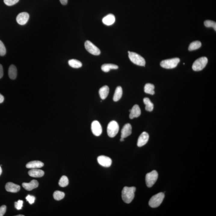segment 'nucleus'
Segmentation results:
<instances>
[{
	"instance_id": "393cba45",
	"label": "nucleus",
	"mask_w": 216,
	"mask_h": 216,
	"mask_svg": "<svg viewBox=\"0 0 216 216\" xmlns=\"http://www.w3.org/2000/svg\"><path fill=\"white\" fill-rule=\"evenodd\" d=\"M144 104L145 105V110L147 111L151 112L154 108V105L148 98H144L143 99Z\"/></svg>"
},
{
	"instance_id": "4be33fe9",
	"label": "nucleus",
	"mask_w": 216,
	"mask_h": 216,
	"mask_svg": "<svg viewBox=\"0 0 216 216\" xmlns=\"http://www.w3.org/2000/svg\"><path fill=\"white\" fill-rule=\"evenodd\" d=\"M122 87L119 86L116 87L115 90V94H114L113 100L114 101L116 102L119 100L122 97Z\"/></svg>"
},
{
	"instance_id": "5701e85b",
	"label": "nucleus",
	"mask_w": 216,
	"mask_h": 216,
	"mask_svg": "<svg viewBox=\"0 0 216 216\" xmlns=\"http://www.w3.org/2000/svg\"><path fill=\"white\" fill-rule=\"evenodd\" d=\"M117 65L112 64H105L101 66V69L104 72H109L110 69H118Z\"/></svg>"
},
{
	"instance_id": "4c0bfd02",
	"label": "nucleus",
	"mask_w": 216,
	"mask_h": 216,
	"mask_svg": "<svg viewBox=\"0 0 216 216\" xmlns=\"http://www.w3.org/2000/svg\"><path fill=\"white\" fill-rule=\"evenodd\" d=\"M4 100V97L2 94H0V103H3Z\"/></svg>"
},
{
	"instance_id": "6e6552de",
	"label": "nucleus",
	"mask_w": 216,
	"mask_h": 216,
	"mask_svg": "<svg viewBox=\"0 0 216 216\" xmlns=\"http://www.w3.org/2000/svg\"><path fill=\"white\" fill-rule=\"evenodd\" d=\"M85 46L86 49L91 54L94 55H99L100 54V50L91 41H86L85 43Z\"/></svg>"
},
{
	"instance_id": "c85d7f7f",
	"label": "nucleus",
	"mask_w": 216,
	"mask_h": 216,
	"mask_svg": "<svg viewBox=\"0 0 216 216\" xmlns=\"http://www.w3.org/2000/svg\"><path fill=\"white\" fill-rule=\"evenodd\" d=\"M65 194L63 192L57 190L53 194V197L57 201H60L65 197Z\"/></svg>"
},
{
	"instance_id": "bb28decb",
	"label": "nucleus",
	"mask_w": 216,
	"mask_h": 216,
	"mask_svg": "<svg viewBox=\"0 0 216 216\" xmlns=\"http://www.w3.org/2000/svg\"><path fill=\"white\" fill-rule=\"evenodd\" d=\"M201 46V42L199 41H195L191 42L189 47L190 51L195 50L200 48Z\"/></svg>"
},
{
	"instance_id": "c9c22d12",
	"label": "nucleus",
	"mask_w": 216,
	"mask_h": 216,
	"mask_svg": "<svg viewBox=\"0 0 216 216\" xmlns=\"http://www.w3.org/2000/svg\"><path fill=\"white\" fill-rule=\"evenodd\" d=\"M3 76V69L2 65L0 64V79Z\"/></svg>"
},
{
	"instance_id": "9d476101",
	"label": "nucleus",
	"mask_w": 216,
	"mask_h": 216,
	"mask_svg": "<svg viewBox=\"0 0 216 216\" xmlns=\"http://www.w3.org/2000/svg\"><path fill=\"white\" fill-rule=\"evenodd\" d=\"M29 15L26 12H22L19 13L16 18V20L18 23L20 25H24L28 21Z\"/></svg>"
},
{
	"instance_id": "f3484780",
	"label": "nucleus",
	"mask_w": 216,
	"mask_h": 216,
	"mask_svg": "<svg viewBox=\"0 0 216 216\" xmlns=\"http://www.w3.org/2000/svg\"><path fill=\"white\" fill-rule=\"evenodd\" d=\"M103 23L105 25L110 26L113 25L115 21V16L113 14H109L103 19Z\"/></svg>"
},
{
	"instance_id": "f257e3e1",
	"label": "nucleus",
	"mask_w": 216,
	"mask_h": 216,
	"mask_svg": "<svg viewBox=\"0 0 216 216\" xmlns=\"http://www.w3.org/2000/svg\"><path fill=\"white\" fill-rule=\"evenodd\" d=\"M136 189L134 187H125L123 188L122 191V197L125 203H130L133 201L134 198Z\"/></svg>"
},
{
	"instance_id": "423d86ee",
	"label": "nucleus",
	"mask_w": 216,
	"mask_h": 216,
	"mask_svg": "<svg viewBox=\"0 0 216 216\" xmlns=\"http://www.w3.org/2000/svg\"><path fill=\"white\" fill-rule=\"evenodd\" d=\"M119 127L116 121H111L108 125L107 132L108 136L110 137H114L118 133Z\"/></svg>"
},
{
	"instance_id": "6ab92c4d",
	"label": "nucleus",
	"mask_w": 216,
	"mask_h": 216,
	"mask_svg": "<svg viewBox=\"0 0 216 216\" xmlns=\"http://www.w3.org/2000/svg\"><path fill=\"white\" fill-rule=\"evenodd\" d=\"M28 174L30 176L33 177H41L44 175V172L42 170L36 168V169H31L29 171Z\"/></svg>"
},
{
	"instance_id": "ea45409f",
	"label": "nucleus",
	"mask_w": 216,
	"mask_h": 216,
	"mask_svg": "<svg viewBox=\"0 0 216 216\" xmlns=\"http://www.w3.org/2000/svg\"><path fill=\"white\" fill-rule=\"evenodd\" d=\"M124 139H123V138L121 137V139H120V141H124Z\"/></svg>"
},
{
	"instance_id": "39448f33",
	"label": "nucleus",
	"mask_w": 216,
	"mask_h": 216,
	"mask_svg": "<svg viewBox=\"0 0 216 216\" xmlns=\"http://www.w3.org/2000/svg\"><path fill=\"white\" fill-rule=\"evenodd\" d=\"M208 63V59L206 57H202L195 60L192 66L194 71H198L203 69Z\"/></svg>"
},
{
	"instance_id": "cd10ccee",
	"label": "nucleus",
	"mask_w": 216,
	"mask_h": 216,
	"mask_svg": "<svg viewBox=\"0 0 216 216\" xmlns=\"http://www.w3.org/2000/svg\"><path fill=\"white\" fill-rule=\"evenodd\" d=\"M69 181L68 178L66 176H63L59 181V184L60 187H64L68 185Z\"/></svg>"
},
{
	"instance_id": "58836bf2",
	"label": "nucleus",
	"mask_w": 216,
	"mask_h": 216,
	"mask_svg": "<svg viewBox=\"0 0 216 216\" xmlns=\"http://www.w3.org/2000/svg\"><path fill=\"white\" fill-rule=\"evenodd\" d=\"M2 168H1V166H0V175H1V174H2Z\"/></svg>"
},
{
	"instance_id": "2eb2a0df",
	"label": "nucleus",
	"mask_w": 216,
	"mask_h": 216,
	"mask_svg": "<svg viewBox=\"0 0 216 216\" xmlns=\"http://www.w3.org/2000/svg\"><path fill=\"white\" fill-rule=\"evenodd\" d=\"M5 189L7 191L15 193L18 192L20 190V186L11 182H8L6 184Z\"/></svg>"
},
{
	"instance_id": "ddd939ff",
	"label": "nucleus",
	"mask_w": 216,
	"mask_h": 216,
	"mask_svg": "<svg viewBox=\"0 0 216 216\" xmlns=\"http://www.w3.org/2000/svg\"><path fill=\"white\" fill-rule=\"evenodd\" d=\"M121 137L124 139L131 134L132 127L129 123L126 124L123 126L121 130Z\"/></svg>"
},
{
	"instance_id": "7ed1b4c3",
	"label": "nucleus",
	"mask_w": 216,
	"mask_h": 216,
	"mask_svg": "<svg viewBox=\"0 0 216 216\" xmlns=\"http://www.w3.org/2000/svg\"><path fill=\"white\" fill-rule=\"evenodd\" d=\"M128 57L133 63L139 66H145L146 62L142 57L134 52L128 51Z\"/></svg>"
},
{
	"instance_id": "f03ea898",
	"label": "nucleus",
	"mask_w": 216,
	"mask_h": 216,
	"mask_svg": "<svg viewBox=\"0 0 216 216\" xmlns=\"http://www.w3.org/2000/svg\"><path fill=\"white\" fill-rule=\"evenodd\" d=\"M164 198L165 194L163 193H159L154 195L149 201V206L152 208H156L159 207L162 203Z\"/></svg>"
},
{
	"instance_id": "b1692460",
	"label": "nucleus",
	"mask_w": 216,
	"mask_h": 216,
	"mask_svg": "<svg viewBox=\"0 0 216 216\" xmlns=\"http://www.w3.org/2000/svg\"><path fill=\"white\" fill-rule=\"evenodd\" d=\"M155 86L153 85L150 83H147L144 87V91L147 94L153 95L155 94Z\"/></svg>"
},
{
	"instance_id": "4468645a",
	"label": "nucleus",
	"mask_w": 216,
	"mask_h": 216,
	"mask_svg": "<svg viewBox=\"0 0 216 216\" xmlns=\"http://www.w3.org/2000/svg\"><path fill=\"white\" fill-rule=\"evenodd\" d=\"M129 112H130L129 117L131 119L134 118L139 117L141 114V110L137 105H134L132 109L129 110Z\"/></svg>"
},
{
	"instance_id": "e433bc0d",
	"label": "nucleus",
	"mask_w": 216,
	"mask_h": 216,
	"mask_svg": "<svg viewBox=\"0 0 216 216\" xmlns=\"http://www.w3.org/2000/svg\"><path fill=\"white\" fill-rule=\"evenodd\" d=\"M60 1L63 5H66L67 4L68 0H60Z\"/></svg>"
},
{
	"instance_id": "f704fd0d",
	"label": "nucleus",
	"mask_w": 216,
	"mask_h": 216,
	"mask_svg": "<svg viewBox=\"0 0 216 216\" xmlns=\"http://www.w3.org/2000/svg\"><path fill=\"white\" fill-rule=\"evenodd\" d=\"M7 207L6 206L3 205L0 207V216H2L4 215L6 213Z\"/></svg>"
},
{
	"instance_id": "a19ab883",
	"label": "nucleus",
	"mask_w": 216,
	"mask_h": 216,
	"mask_svg": "<svg viewBox=\"0 0 216 216\" xmlns=\"http://www.w3.org/2000/svg\"><path fill=\"white\" fill-rule=\"evenodd\" d=\"M24 215H21V214H20V215H17V216H24Z\"/></svg>"
},
{
	"instance_id": "aec40b11",
	"label": "nucleus",
	"mask_w": 216,
	"mask_h": 216,
	"mask_svg": "<svg viewBox=\"0 0 216 216\" xmlns=\"http://www.w3.org/2000/svg\"><path fill=\"white\" fill-rule=\"evenodd\" d=\"M109 91V88L108 86H103L99 91V94L100 98L102 100H104L107 97Z\"/></svg>"
},
{
	"instance_id": "20e7f679",
	"label": "nucleus",
	"mask_w": 216,
	"mask_h": 216,
	"mask_svg": "<svg viewBox=\"0 0 216 216\" xmlns=\"http://www.w3.org/2000/svg\"><path fill=\"white\" fill-rule=\"evenodd\" d=\"M180 61V59L178 58L167 59V60H163L161 61V63H160V65L164 68L167 69H173L177 66L178 64Z\"/></svg>"
},
{
	"instance_id": "dca6fc26",
	"label": "nucleus",
	"mask_w": 216,
	"mask_h": 216,
	"mask_svg": "<svg viewBox=\"0 0 216 216\" xmlns=\"http://www.w3.org/2000/svg\"><path fill=\"white\" fill-rule=\"evenodd\" d=\"M22 186L26 190L30 191L37 188L39 186V183L37 181L33 180L29 183H23Z\"/></svg>"
},
{
	"instance_id": "2f4dec72",
	"label": "nucleus",
	"mask_w": 216,
	"mask_h": 216,
	"mask_svg": "<svg viewBox=\"0 0 216 216\" xmlns=\"http://www.w3.org/2000/svg\"><path fill=\"white\" fill-rule=\"evenodd\" d=\"M19 0H4V2L7 6H13L19 2Z\"/></svg>"
},
{
	"instance_id": "a211bd4d",
	"label": "nucleus",
	"mask_w": 216,
	"mask_h": 216,
	"mask_svg": "<svg viewBox=\"0 0 216 216\" xmlns=\"http://www.w3.org/2000/svg\"><path fill=\"white\" fill-rule=\"evenodd\" d=\"M43 166L44 163L41 161H34L28 162L26 165V167L31 169H36L41 168Z\"/></svg>"
},
{
	"instance_id": "c756f323",
	"label": "nucleus",
	"mask_w": 216,
	"mask_h": 216,
	"mask_svg": "<svg viewBox=\"0 0 216 216\" xmlns=\"http://www.w3.org/2000/svg\"><path fill=\"white\" fill-rule=\"evenodd\" d=\"M204 25L207 27H213L216 31V23L212 20H207L204 22Z\"/></svg>"
},
{
	"instance_id": "0eeeda50",
	"label": "nucleus",
	"mask_w": 216,
	"mask_h": 216,
	"mask_svg": "<svg viewBox=\"0 0 216 216\" xmlns=\"http://www.w3.org/2000/svg\"><path fill=\"white\" fill-rule=\"evenodd\" d=\"M158 178V174L156 171L147 173L146 175L145 181L147 186L148 187H151L157 181Z\"/></svg>"
},
{
	"instance_id": "9b49d317",
	"label": "nucleus",
	"mask_w": 216,
	"mask_h": 216,
	"mask_svg": "<svg viewBox=\"0 0 216 216\" xmlns=\"http://www.w3.org/2000/svg\"><path fill=\"white\" fill-rule=\"evenodd\" d=\"M97 161L98 163L100 165L104 167H110L112 164L111 159L107 156H103V155L98 156Z\"/></svg>"
},
{
	"instance_id": "a878e982",
	"label": "nucleus",
	"mask_w": 216,
	"mask_h": 216,
	"mask_svg": "<svg viewBox=\"0 0 216 216\" xmlns=\"http://www.w3.org/2000/svg\"><path fill=\"white\" fill-rule=\"evenodd\" d=\"M68 63L69 65L73 68H79L82 66V63L81 62L76 59H73L69 60Z\"/></svg>"
},
{
	"instance_id": "7c9ffc66",
	"label": "nucleus",
	"mask_w": 216,
	"mask_h": 216,
	"mask_svg": "<svg viewBox=\"0 0 216 216\" xmlns=\"http://www.w3.org/2000/svg\"><path fill=\"white\" fill-rule=\"evenodd\" d=\"M6 53V49L3 42L0 40V56H3Z\"/></svg>"
},
{
	"instance_id": "1a4fd4ad",
	"label": "nucleus",
	"mask_w": 216,
	"mask_h": 216,
	"mask_svg": "<svg viewBox=\"0 0 216 216\" xmlns=\"http://www.w3.org/2000/svg\"><path fill=\"white\" fill-rule=\"evenodd\" d=\"M91 130L92 133L94 135L96 136L100 135L102 133V128L99 121H94L92 122Z\"/></svg>"
},
{
	"instance_id": "473e14b6",
	"label": "nucleus",
	"mask_w": 216,
	"mask_h": 216,
	"mask_svg": "<svg viewBox=\"0 0 216 216\" xmlns=\"http://www.w3.org/2000/svg\"><path fill=\"white\" fill-rule=\"evenodd\" d=\"M23 202L22 200H19L17 202H16L14 203V206H15V208L19 210L21 209L23 206Z\"/></svg>"
},
{
	"instance_id": "f8f14e48",
	"label": "nucleus",
	"mask_w": 216,
	"mask_h": 216,
	"mask_svg": "<svg viewBox=\"0 0 216 216\" xmlns=\"http://www.w3.org/2000/svg\"><path fill=\"white\" fill-rule=\"evenodd\" d=\"M149 139V135L146 132H143L138 139L137 146L139 147H141L145 145L148 142Z\"/></svg>"
},
{
	"instance_id": "72a5a7b5",
	"label": "nucleus",
	"mask_w": 216,
	"mask_h": 216,
	"mask_svg": "<svg viewBox=\"0 0 216 216\" xmlns=\"http://www.w3.org/2000/svg\"><path fill=\"white\" fill-rule=\"evenodd\" d=\"M26 201H28L30 204L32 205L34 203L35 200V198L34 196L28 195L26 196Z\"/></svg>"
},
{
	"instance_id": "412c9836",
	"label": "nucleus",
	"mask_w": 216,
	"mask_h": 216,
	"mask_svg": "<svg viewBox=\"0 0 216 216\" xmlns=\"http://www.w3.org/2000/svg\"><path fill=\"white\" fill-rule=\"evenodd\" d=\"M8 76L11 79H15L17 76V68L14 65H11L10 66L8 71Z\"/></svg>"
}]
</instances>
